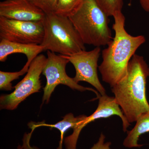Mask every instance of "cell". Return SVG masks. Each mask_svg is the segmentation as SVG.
Returning <instances> with one entry per match:
<instances>
[{"label": "cell", "instance_id": "6da1fadb", "mask_svg": "<svg viewBox=\"0 0 149 149\" xmlns=\"http://www.w3.org/2000/svg\"><path fill=\"white\" fill-rule=\"evenodd\" d=\"M114 37L102 51V61L98 66L102 79L111 87L126 76L128 63L136 51L146 42L143 35L133 36L125 29V17L122 11L113 15Z\"/></svg>", "mask_w": 149, "mask_h": 149}, {"label": "cell", "instance_id": "7a4b0ae2", "mask_svg": "<svg viewBox=\"0 0 149 149\" xmlns=\"http://www.w3.org/2000/svg\"><path fill=\"white\" fill-rule=\"evenodd\" d=\"M149 67L143 56L135 54L128 63L126 76L111 87L116 103L130 123L149 111L147 79Z\"/></svg>", "mask_w": 149, "mask_h": 149}, {"label": "cell", "instance_id": "3957f363", "mask_svg": "<svg viewBox=\"0 0 149 149\" xmlns=\"http://www.w3.org/2000/svg\"><path fill=\"white\" fill-rule=\"evenodd\" d=\"M95 0H85L68 18L85 45L107 46L112 40L109 19Z\"/></svg>", "mask_w": 149, "mask_h": 149}, {"label": "cell", "instance_id": "277c9868", "mask_svg": "<svg viewBox=\"0 0 149 149\" xmlns=\"http://www.w3.org/2000/svg\"><path fill=\"white\" fill-rule=\"evenodd\" d=\"M44 36L40 45L44 51L70 56L86 50L85 45L68 17L54 13L46 14Z\"/></svg>", "mask_w": 149, "mask_h": 149}, {"label": "cell", "instance_id": "5b68a950", "mask_svg": "<svg viewBox=\"0 0 149 149\" xmlns=\"http://www.w3.org/2000/svg\"><path fill=\"white\" fill-rule=\"evenodd\" d=\"M47 60V58L43 54L39 55L33 60L29 65L27 74L14 87L13 92L10 94L1 96V109H15L19 104L27 97L40 92L42 88L40 75L42 73Z\"/></svg>", "mask_w": 149, "mask_h": 149}, {"label": "cell", "instance_id": "8992f818", "mask_svg": "<svg viewBox=\"0 0 149 149\" xmlns=\"http://www.w3.org/2000/svg\"><path fill=\"white\" fill-rule=\"evenodd\" d=\"M47 62L43 69L42 74L47 79V83L44 88L42 103L49 102L51 96L56 87L59 85H66L73 90L80 92L92 91L97 96V99L100 97L97 91L92 88L81 86L74 81L73 78L69 77L67 74L65 68L69 62L67 59L61 55H58L55 53L47 51Z\"/></svg>", "mask_w": 149, "mask_h": 149}, {"label": "cell", "instance_id": "52a82bcc", "mask_svg": "<svg viewBox=\"0 0 149 149\" xmlns=\"http://www.w3.org/2000/svg\"><path fill=\"white\" fill-rule=\"evenodd\" d=\"M44 36L43 22L24 21L0 16V39L13 42L40 45Z\"/></svg>", "mask_w": 149, "mask_h": 149}, {"label": "cell", "instance_id": "ba28073f", "mask_svg": "<svg viewBox=\"0 0 149 149\" xmlns=\"http://www.w3.org/2000/svg\"><path fill=\"white\" fill-rule=\"evenodd\" d=\"M101 52L100 47H95L90 51H81L70 56L61 55L74 66L76 73L73 79L76 83L80 81L89 83L103 96L106 95V90L97 74L98 61Z\"/></svg>", "mask_w": 149, "mask_h": 149}, {"label": "cell", "instance_id": "9c48e42d", "mask_svg": "<svg viewBox=\"0 0 149 149\" xmlns=\"http://www.w3.org/2000/svg\"><path fill=\"white\" fill-rule=\"evenodd\" d=\"M98 105L95 111L89 116L79 123L73 129V133L70 136L65 137L64 145L65 149H76L77 141L82 129L91 122L97 119L107 118L116 115L121 118L122 121L123 130L124 132L127 131L130 124L128 122L116 103L114 97L107 95L106 94L99 98Z\"/></svg>", "mask_w": 149, "mask_h": 149}, {"label": "cell", "instance_id": "30bf717a", "mask_svg": "<svg viewBox=\"0 0 149 149\" xmlns=\"http://www.w3.org/2000/svg\"><path fill=\"white\" fill-rule=\"evenodd\" d=\"M46 13L29 0H5L0 2V16L19 21L43 22Z\"/></svg>", "mask_w": 149, "mask_h": 149}, {"label": "cell", "instance_id": "8fae6325", "mask_svg": "<svg viewBox=\"0 0 149 149\" xmlns=\"http://www.w3.org/2000/svg\"><path fill=\"white\" fill-rule=\"evenodd\" d=\"M44 51L40 45H27L1 40L0 42V61L5 62L10 55L22 54L27 56V61L32 62L35 57Z\"/></svg>", "mask_w": 149, "mask_h": 149}, {"label": "cell", "instance_id": "7c38bea8", "mask_svg": "<svg viewBox=\"0 0 149 149\" xmlns=\"http://www.w3.org/2000/svg\"><path fill=\"white\" fill-rule=\"evenodd\" d=\"M149 132V111L142 114L136 121L133 129L128 131L127 136L124 140L123 145L125 148H140L143 145L139 143L141 135Z\"/></svg>", "mask_w": 149, "mask_h": 149}, {"label": "cell", "instance_id": "4fadbf2b", "mask_svg": "<svg viewBox=\"0 0 149 149\" xmlns=\"http://www.w3.org/2000/svg\"><path fill=\"white\" fill-rule=\"evenodd\" d=\"M86 116L83 115L74 117L73 114L70 113L65 116L62 120L54 124H47L43 122H39L32 123L33 124L32 125H29V126H31V128L32 129H34L39 126H47L51 128H56L59 130L61 133V140L60 142H63V136L67 130L70 128L74 129L79 123L85 119Z\"/></svg>", "mask_w": 149, "mask_h": 149}, {"label": "cell", "instance_id": "5bb4252c", "mask_svg": "<svg viewBox=\"0 0 149 149\" xmlns=\"http://www.w3.org/2000/svg\"><path fill=\"white\" fill-rule=\"evenodd\" d=\"M85 0H58L54 13L69 17L80 8Z\"/></svg>", "mask_w": 149, "mask_h": 149}, {"label": "cell", "instance_id": "9a60e30c", "mask_svg": "<svg viewBox=\"0 0 149 149\" xmlns=\"http://www.w3.org/2000/svg\"><path fill=\"white\" fill-rule=\"evenodd\" d=\"M31 62L27 61L23 68L17 72H8L0 71V89L1 91H10L13 89L12 82L27 72Z\"/></svg>", "mask_w": 149, "mask_h": 149}, {"label": "cell", "instance_id": "2e32d148", "mask_svg": "<svg viewBox=\"0 0 149 149\" xmlns=\"http://www.w3.org/2000/svg\"><path fill=\"white\" fill-rule=\"evenodd\" d=\"M99 6L109 17L113 16L116 12L122 11L123 0H95Z\"/></svg>", "mask_w": 149, "mask_h": 149}, {"label": "cell", "instance_id": "e0dca14e", "mask_svg": "<svg viewBox=\"0 0 149 149\" xmlns=\"http://www.w3.org/2000/svg\"><path fill=\"white\" fill-rule=\"evenodd\" d=\"M46 14L54 13L58 0H29Z\"/></svg>", "mask_w": 149, "mask_h": 149}, {"label": "cell", "instance_id": "ac0fdd59", "mask_svg": "<svg viewBox=\"0 0 149 149\" xmlns=\"http://www.w3.org/2000/svg\"><path fill=\"white\" fill-rule=\"evenodd\" d=\"M105 139L104 135L103 133H101L98 141L91 149H112L110 148L111 143L110 142H105Z\"/></svg>", "mask_w": 149, "mask_h": 149}, {"label": "cell", "instance_id": "d6986e66", "mask_svg": "<svg viewBox=\"0 0 149 149\" xmlns=\"http://www.w3.org/2000/svg\"><path fill=\"white\" fill-rule=\"evenodd\" d=\"M142 8L147 12L149 13V0H139Z\"/></svg>", "mask_w": 149, "mask_h": 149}, {"label": "cell", "instance_id": "ffe728a7", "mask_svg": "<svg viewBox=\"0 0 149 149\" xmlns=\"http://www.w3.org/2000/svg\"><path fill=\"white\" fill-rule=\"evenodd\" d=\"M17 149H25L23 146H22L20 145H19L17 146Z\"/></svg>", "mask_w": 149, "mask_h": 149}]
</instances>
